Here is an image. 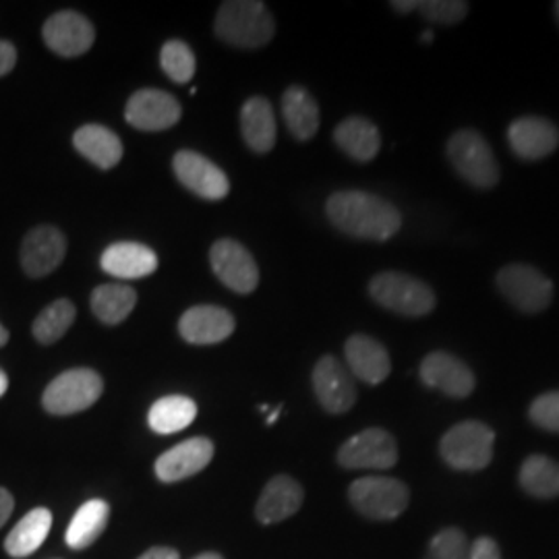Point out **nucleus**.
I'll list each match as a JSON object with an SVG mask.
<instances>
[{
  "label": "nucleus",
  "mask_w": 559,
  "mask_h": 559,
  "mask_svg": "<svg viewBox=\"0 0 559 559\" xmlns=\"http://www.w3.org/2000/svg\"><path fill=\"white\" fill-rule=\"evenodd\" d=\"M325 214L340 233L362 240H390L402 226V214L367 191H338L325 203Z\"/></svg>",
  "instance_id": "nucleus-1"
},
{
  "label": "nucleus",
  "mask_w": 559,
  "mask_h": 559,
  "mask_svg": "<svg viewBox=\"0 0 559 559\" xmlns=\"http://www.w3.org/2000/svg\"><path fill=\"white\" fill-rule=\"evenodd\" d=\"M214 27L222 41L237 48H261L276 34L274 15L258 0L224 2Z\"/></svg>",
  "instance_id": "nucleus-2"
},
{
  "label": "nucleus",
  "mask_w": 559,
  "mask_h": 559,
  "mask_svg": "<svg viewBox=\"0 0 559 559\" xmlns=\"http://www.w3.org/2000/svg\"><path fill=\"white\" fill-rule=\"evenodd\" d=\"M371 299L388 311L406 318H423L436 309L433 290L415 276L402 272H381L369 282Z\"/></svg>",
  "instance_id": "nucleus-3"
},
{
  "label": "nucleus",
  "mask_w": 559,
  "mask_h": 559,
  "mask_svg": "<svg viewBox=\"0 0 559 559\" xmlns=\"http://www.w3.org/2000/svg\"><path fill=\"white\" fill-rule=\"evenodd\" d=\"M448 158L460 177L475 189H493L500 180V166L493 156V150L473 129H462L450 138Z\"/></svg>",
  "instance_id": "nucleus-4"
},
{
  "label": "nucleus",
  "mask_w": 559,
  "mask_h": 559,
  "mask_svg": "<svg viewBox=\"0 0 559 559\" xmlns=\"http://www.w3.org/2000/svg\"><path fill=\"white\" fill-rule=\"evenodd\" d=\"M493 441L496 433L491 427L480 420H464L441 438L440 452L452 468L475 473L489 466L493 459Z\"/></svg>",
  "instance_id": "nucleus-5"
},
{
  "label": "nucleus",
  "mask_w": 559,
  "mask_h": 559,
  "mask_svg": "<svg viewBox=\"0 0 559 559\" xmlns=\"http://www.w3.org/2000/svg\"><path fill=\"white\" fill-rule=\"evenodd\" d=\"M104 381L94 369H69L44 390L41 406L57 417L83 413L100 400Z\"/></svg>",
  "instance_id": "nucleus-6"
},
{
  "label": "nucleus",
  "mask_w": 559,
  "mask_h": 559,
  "mask_svg": "<svg viewBox=\"0 0 559 559\" xmlns=\"http://www.w3.org/2000/svg\"><path fill=\"white\" fill-rule=\"evenodd\" d=\"M353 508L369 520H394L408 508L411 491L392 477H362L348 487Z\"/></svg>",
  "instance_id": "nucleus-7"
},
{
  "label": "nucleus",
  "mask_w": 559,
  "mask_h": 559,
  "mask_svg": "<svg viewBox=\"0 0 559 559\" xmlns=\"http://www.w3.org/2000/svg\"><path fill=\"white\" fill-rule=\"evenodd\" d=\"M498 288L524 313H540L554 300V284L533 265L510 263L498 274Z\"/></svg>",
  "instance_id": "nucleus-8"
},
{
  "label": "nucleus",
  "mask_w": 559,
  "mask_h": 559,
  "mask_svg": "<svg viewBox=\"0 0 559 559\" xmlns=\"http://www.w3.org/2000/svg\"><path fill=\"white\" fill-rule=\"evenodd\" d=\"M399 462V445L392 433L371 427L350 438L338 450V464L350 471H388Z\"/></svg>",
  "instance_id": "nucleus-9"
},
{
  "label": "nucleus",
  "mask_w": 559,
  "mask_h": 559,
  "mask_svg": "<svg viewBox=\"0 0 559 559\" xmlns=\"http://www.w3.org/2000/svg\"><path fill=\"white\" fill-rule=\"evenodd\" d=\"M210 263L222 284L239 295L253 293L260 284V267L239 240H216L210 251Z\"/></svg>",
  "instance_id": "nucleus-10"
},
{
  "label": "nucleus",
  "mask_w": 559,
  "mask_h": 559,
  "mask_svg": "<svg viewBox=\"0 0 559 559\" xmlns=\"http://www.w3.org/2000/svg\"><path fill=\"white\" fill-rule=\"evenodd\" d=\"M313 390L323 411L330 415L348 413L357 402V385L348 367L342 360L325 355L313 369Z\"/></svg>",
  "instance_id": "nucleus-11"
},
{
  "label": "nucleus",
  "mask_w": 559,
  "mask_h": 559,
  "mask_svg": "<svg viewBox=\"0 0 559 559\" xmlns=\"http://www.w3.org/2000/svg\"><path fill=\"white\" fill-rule=\"evenodd\" d=\"M41 36L46 46L64 59L85 55L96 40L92 21L75 11H59L44 23Z\"/></svg>",
  "instance_id": "nucleus-12"
},
{
  "label": "nucleus",
  "mask_w": 559,
  "mask_h": 559,
  "mask_svg": "<svg viewBox=\"0 0 559 559\" xmlns=\"http://www.w3.org/2000/svg\"><path fill=\"white\" fill-rule=\"evenodd\" d=\"M182 108L179 100L164 90H140L124 108V119L140 131H166L180 120Z\"/></svg>",
  "instance_id": "nucleus-13"
},
{
  "label": "nucleus",
  "mask_w": 559,
  "mask_h": 559,
  "mask_svg": "<svg viewBox=\"0 0 559 559\" xmlns=\"http://www.w3.org/2000/svg\"><path fill=\"white\" fill-rule=\"evenodd\" d=\"M173 170L177 179L203 200H224L230 191L228 177L216 164L198 152L182 150L173 158Z\"/></svg>",
  "instance_id": "nucleus-14"
},
{
  "label": "nucleus",
  "mask_w": 559,
  "mask_h": 559,
  "mask_svg": "<svg viewBox=\"0 0 559 559\" xmlns=\"http://www.w3.org/2000/svg\"><path fill=\"white\" fill-rule=\"evenodd\" d=\"M67 253V239L59 228L41 224L29 230L21 245V267L29 278H44L59 267Z\"/></svg>",
  "instance_id": "nucleus-15"
},
{
  "label": "nucleus",
  "mask_w": 559,
  "mask_h": 559,
  "mask_svg": "<svg viewBox=\"0 0 559 559\" xmlns=\"http://www.w3.org/2000/svg\"><path fill=\"white\" fill-rule=\"evenodd\" d=\"M420 380L452 399H466L475 390V376L468 365L450 353H431L420 362Z\"/></svg>",
  "instance_id": "nucleus-16"
},
{
  "label": "nucleus",
  "mask_w": 559,
  "mask_h": 559,
  "mask_svg": "<svg viewBox=\"0 0 559 559\" xmlns=\"http://www.w3.org/2000/svg\"><path fill=\"white\" fill-rule=\"evenodd\" d=\"M214 459V443L207 438H191L164 452L154 471L162 483H179L195 477Z\"/></svg>",
  "instance_id": "nucleus-17"
},
{
  "label": "nucleus",
  "mask_w": 559,
  "mask_h": 559,
  "mask_svg": "<svg viewBox=\"0 0 559 559\" xmlns=\"http://www.w3.org/2000/svg\"><path fill=\"white\" fill-rule=\"evenodd\" d=\"M508 143L522 160H540L559 147V129L543 117H522L508 127Z\"/></svg>",
  "instance_id": "nucleus-18"
},
{
  "label": "nucleus",
  "mask_w": 559,
  "mask_h": 559,
  "mask_svg": "<svg viewBox=\"0 0 559 559\" xmlns=\"http://www.w3.org/2000/svg\"><path fill=\"white\" fill-rule=\"evenodd\" d=\"M237 321L230 311L214 305H198L182 313L179 321V334L189 344H218L233 336Z\"/></svg>",
  "instance_id": "nucleus-19"
},
{
  "label": "nucleus",
  "mask_w": 559,
  "mask_h": 559,
  "mask_svg": "<svg viewBox=\"0 0 559 559\" xmlns=\"http://www.w3.org/2000/svg\"><path fill=\"white\" fill-rule=\"evenodd\" d=\"M344 357L350 376L369 385H378L392 371V360L385 346L365 334H355L346 340Z\"/></svg>",
  "instance_id": "nucleus-20"
},
{
  "label": "nucleus",
  "mask_w": 559,
  "mask_h": 559,
  "mask_svg": "<svg viewBox=\"0 0 559 559\" xmlns=\"http://www.w3.org/2000/svg\"><path fill=\"white\" fill-rule=\"evenodd\" d=\"M305 500L300 483L288 475H276L267 480L255 506V516L261 524H278L282 520L295 516Z\"/></svg>",
  "instance_id": "nucleus-21"
},
{
  "label": "nucleus",
  "mask_w": 559,
  "mask_h": 559,
  "mask_svg": "<svg viewBox=\"0 0 559 559\" xmlns=\"http://www.w3.org/2000/svg\"><path fill=\"white\" fill-rule=\"evenodd\" d=\"M102 270L115 278H145L158 270V255L140 242H115L102 253Z\"/></svg>",
  "instance_id": "nucleus-22"
},
{
  "label": "nucleus",
  "mask_w": 559,
  "mask_h": 559,
  "mask_svg": "<svg viewBox=\"0 0 559 559\" xmlns=\"http://www.w3.org/2000/svg\"><path fill=\"white\" fill-rule=\"evenodd\" d=\"M240 133L255 154H267L276 145V117L272 104L255 96L240 108Z\"/></svg>",
  "instance_id": "nucleus-23"
},
{
  "label": "nucleus",
  "mask_w": 559,
  "mask_h": 559,
  "mask_svg": "<svg viewBox=\"0 0 559 559\" xmlns=\"http://www.w3.org/2000/svg\"><path fill=\"white\" fill-rule=\"evenodd\" d=\"M282 115L295 140L309 141L316 138L320 129V106L305 87L290 85L284 92Z\"/></svg>",
  "instance_id": "nucleus-24"
},
{
  "label": "nucleus",
  "mask_w": 559,
  "mask_h": 559,
  "mask_svg": "<svg viewBox=\"0 0 559 559\" xmlns=\"http://www.w3.org/2000/svg\"><path fill=\"white\" fill-rule=\"evenodd\" d=\"M334 141L353 160L371 162L380 154V129L365 117L342 120L334 131Z\"/></svg>",
  "instance_id": "nucleus-25"
},
{
  "label": "nucleus",
  "mask_w": 559,
  "mask_h": 559,
  "mask_svg": "<svg viewBox=\"0 0 559 559\" xmlns=\"http://www.w3.org/2000/svg\"><path fill=\"white\" fill-rule=\"evenodd\" d=\"M73 145L83 158L96 164L102 170H110L122 158L119 135L102 124H83L73 135Z\"/></svg>",
  "instance_id": "nucleus-26"
},
{
  "label": "nucleus",
  "mask_w": 559,
  "mask_h": 559,
  "mask_svg": "<svg viewBox=\"0 0 559 559\" xmlns=\"http://www.w3.org/2000/svg\"><path fill=\"white\" fill-rule=\"evenodd\" d=\"M52 526V512L48 508H34L15 524L4 539V551L11 558L21 559L36 554L48 537Z\"/></svg>",
  "instance_id": "nucleus-27"
},
{
  "label": "nucleus",
  "mask_w": 559,
  "mask_h": 559,
  "mask_svg": "<svg viewBox=\"0 0 559 559\" xmlns=\"http://www.w3.org/2000/svg\"><path fill=\"white\" fill-rule=\"evenodd\" d=\"M110 520V506L104 500H90L71 519L64 540L71 549L81 551L100 539Z\"/></svg>",
  "instance_id": "nucleus-28"
},
{
  "label": "nucleus",
  "mask_w": 559,
  "mask_h": 559,
  "mask_svg": "<svg viewBox=\"0 0 559 559\" xmlns=\"http://www.w3.org/2000/svg\"><path fill=\"white\" fill-rule=\"evenodd\" d=\"M198 417V404L187 396H164L156 400L147 413V423L152 431L160 436L179 433L187 429Z\"/></svg>",
  "instance_id": "nucleus-29"
},
{
  "label": "nucleus",
  "mask_w": 559,
  "mask_h": 559,
  "mask_svg": "<svg viewBox=\"0 0 559 559\" xmlns=\"http://www.w3.org/2000/svg\"><path fill=\"white\" fill-rule=\"evenodd\" d=\"M135 305L138 293L124 284H102L92 293V311L106 325L127 320Z\"/></svg>",
  "instance_id": "nucleus-30"
},
{
  "label": "nucleus",
  "mask_w": 559,
  "mask_h": 559,
  "mask_svg": "<svg viewBox=\"0 0 559 559\" xmlns=\"http://www.w3.org/2000/svg\"><path fill=\"white\" fill-rule=\"evenodd\" d=\"M522 489L540 500H551L559 496V464L547 456H528L520 468Z\"/></svg>",
  "instance_id": "nucleus-31"
},
{
  "label": "nucleus",
  "mask_w": 559,
  "mask_h": 559,
  "mask_svg": "<svg viewBox=\"0 0 559 559\" xmlns=\"http://www.w3.org/2000/svg\"><path fill=\"white\" fill-rule=\"evenodd\" d=\"M75 316H78V309L71 300L59 299L50 302L32 325L34 338L38 340L40 344L59 342L73 325Z\"/></svg>",
  "instance_id": "nucleus-32"
},
{
  "label": "nucleus",
  "mask_w": 559,
  "mask_h": 559,
  "mask_svg": "<svg viewBox=\"0 0 559 559\" xmlns=\"http://www.w3.org/2000/svg\"><path fill=\"white\" fill-rule=\"evenodd\" d=\"M160 64L175 83H189L195 75V55L185 41H166L162 46Z\"/></svg>",
  "instance_id": "nucleus-33"
},
{
  "label": "nucleus",
  "mask_w": 559,
  "mask_h": 559,
  "mask_svg": "<svg viewBox=\"0 0 559 559\" xmlns=\"http://www.w3.org/2000/svg\"><path fill=\"white\" fill-rule=\"evenodd\" d=\"M423 559H468V540L460 528H443L433 540Z\"/></svg>",
  "instance_id": "nucleus-34"
},
{
  "label": "nucleus",
  "mask_w": 559,
  "mask_h": 559,
  "mask_svg": "<svg viewBox=\"0 0 559 559\" xmlns=\"http://www.w3.org/2000/svg\"><path fill=\"white\" fill-rule=\"evenodd\" d=\"M417 11L429 23L456 25L466 17L468 2H464V0H423V2H417Z\"/></svg>",
  "instance_id": "nucleus-35"
},
{
  "label": "nucleus",
  "mask_w": 559,
  "mask_h": 559,
  "mask_svg": "<svg viewBox=\"0 0 559 559\" xmlns=\"http://www.w3.org/2000/svg\"><path fill=\"white\" fill-rule=\"evenodd\" d=\"M531 420L551 433H559V392L540 394L528 408Z\"/></svg>",
  "instance_id": "nucleus-36"
},
{
  "label": "nucleus",
  "mask_w": 559,
  "mask_h": 559,
  "mask_svg": "<svg viewBox=\"0 0 559 559\" xmlns=\"http://www.w3.org/2000/svg\"><path fill=\"white\" fill-rule=\"evenodd\" d=\"M468 559H501L498 543L489 537H480L468 545Z\"/></svg>",
  "instance_id": "nucleus-37"
},
{
  "label": "nucleus",
  "mask_w": 559,
  "mask_h": 559,
  "mask_svg": "<svg viewBox=\"0 0 559 559\" xmlns=\"http://www.w3.org/2000/svg\"><path fill=\"white\" fill-rule=\"evenodd\" d=\"M17 62V48L11 41L0 40V78L9 75Z\"/></svg>",
  "instance_id": "nucleus-38"
},
{
  "label": "nucleus",
  "mask_w": 559,
  "mask_h": 559,
  "mask_svg": "<svg viewBox=\"0 0 559 559\" xmlns=\"http://www.w3.org/2000/svg\"><path fill=\"white\" fill-rule=\"evenodd\" d=\"M13 508H15L13 496L4 487H0V528L7 524V520L11 519Z\"/></svg>",
  "instance_id": "nucleus-39"
},
{
  "label": "nucleus",
  "mask_w": 559,
  "mask_h": 559,
  "mask_svg": "<svg viewBox=\"0 0 559 559\" xmlns=\"http://www.w3.org/2000/svg\"><path fill=\"white\" fill-rule=\"evenodd\" d=\"M138 559H180L179 551L177 549H173V547H152V549H147L145 554H141Z\"/></svg>",
  "instance_id": "nucleus-40"
},
{
  "label": "nucleus",
  "mask_w": 559,
  "mask_h": 559,
  "mask_svg": "<svg viewBox=\"0 0 559 559\" xmlns=\"http://www.w3.org/2000/svg\"><path fill=\"white\" fill-rule=\"evenodd\" d=\"M392 7L399 11V13H411L417 9V2L415 0H396L392 2Z\"/></svg>",
  "instance_id": "nucleus-41"
},
{
  "label": "nucleus",
  "mask_w": 559,
  "mask_h": 559,
  "mask_svg": "<svg viewBox=\"0 0 559 559\" xmlns=\"http://www.w3.org/2000/svg\"><path fill=\"white\" fill-rule=\"evenodd\" d=\"M7 388H9V378H7V373L0 369V396H4Z\"/></svg>",
  "instance_id": "nucleus-42"
},
{
  "label": "nucleus",
  "mask_w": 559,
  "mask_h": 559,
  "mask_svg": "<svg viewBox=\"0 0 559 559\" xmlns=\"http://www.w3.org/2000/svg\"><path fill=\"white\" fill-rule=\"evenodd\" d=\"M7 342H9V332H7V328L0 323V348H2Z\"/></svg>",
  "instance_id": "nucleus-43"
},
{
  "label": "nucleus",
  "mask_w": 559,
  "mask_h": 559,
  "mask_svg": "<svg viewBox=\"0 0 559 559\" xmlns=\"http://www.w3.org/2000/svg\"><path fill=\"white\" fill-rule=\"evenodd\" d=\"M280 411H282V406H278L274 413H270V417H267V425H274L280 417Z\"/></svg>",
  "instance_id": "nucleus-44"
},
{
  "label": "nucleus",
  "mask_w": 559,
  "mask_h": 559,
  "mask_svg": "<svg viewBox=\"0 0 559 559\" xmlns=\"http://www.w3.org/2000/svg\"><path fill=\"white\" fill-rule=\"evenodd\" d=\"M420 40L425 41V44H429V41L433 40V32H431V29H427V32H423V36H420Z\"/></svg>",
  "instance_id": "nucleus-45"
},
{
  "label": "nucleus",
  "mask_w": 559,
  "mask_h": 559,
  "mask_svg": "<svg viewBox=\"0 0 559 559\" xmlns=\"http://www.w3.org/2000/svg\"><path fill=\"white\" fill-rule=\"evenodd\" d=\"M193 559H224V558H222V556H218V554H212V551H210V554H201V556H198V558H193Z\"/></svg>",
  "instance_id": "nucleus-46"
},
{
  "label": "nucleus",
  "mask_w": 559,
  "mask_h": 559,
  "mask_svg": "<svg viewBox=\"0 0 559 559\" xmlns=\"http://www.w3.org/2000/svg\"><path fill=\"white\" fill-rule=\"evenodd\" d=\"M554 9H556V15H558V20H559V0H558V2H556V7H554Z\"/></svg>",
  "instance_id": "nucleus-47"
}]
</instances>
